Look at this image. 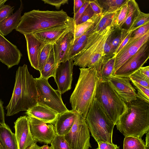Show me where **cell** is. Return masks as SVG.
Returning <instances> with one entry per match:
<instances>
[{"mask_svg": "<svg viewBox=\"0 0 149 149\" xmlns=\"http://www.w3.org/2000/svg\"><path fill=\"white\" fill-rule=\"evenodd\" d=\"M38 104V93L35 79L29 72L27 65L19 66L16 74L12 95L6 107V116L27 111Z\"/></svg>", "mask_w": 149, "mask_h": 149, "instance_id": "6da1fadb", "label": "cell"}, {"mask_svg": "<svg viewBox=\"0 0 149 149\" xmlns=\"http://www.w3.org/2000/svg\"><path fill=\"white\" fill-rule=\"evenodd\" d=\"M127 109L116 125L125 137H141L149 131V103L137 98L126 103Z\"/></svg>", "mask_w": 149, "mask_h": 149, "instance_id": "7a4b0ae2", "label": "cell"}, {"mask_svg": "<svg viewBox=\"0 0 149 149\" xmlns=\"http://www.w3.org/2000/svg\"><path fill=\"white\" fill-rule=\"evenodd\" d=\"M80 74L75 88L70 99L72 110L85 119L95 98L99 80L94 68H79Z\"/></svg>", "mask_w": 149, "mask_h": 149, "instance_id": "3957f363", "label": "cell"}, {"mask_svg": "<svg viewBox=\"0 0 149 149\" xmlns=\"http://www.w3.org/2000/svg\"><path fill=\"white\" fill-rule=\"evenodd\" d=\"M73 20L63 9L59 11L33 10L24 13L15 30L24 35L65 25Z\"/></svg>", "mask_w": 149, "mask_h": 149, "instance_id": "277c9868", "label": "cell"}, {"mask_svg": "<svg viewBox=\"0 0 149 149\" xmlns=\"http://www.w3.org/2000/svg\"><path fill=\"white\" fill-rule=\"evenodd\" d=\"M113 29L111 26L103 31H95L87 39L84 49L72 59L74 65L81 68H95L97 73L106 58L104 52V44Z\"/></svg>", "mask_w": 149, "mask_h": 149, "instance_id": "5b68a950", "label": "cell"}, {"mask_svg": "<svg viewBox=\"0 0 149 149\" xmlns=\"http://www.w3.org/2000/svg\"><path fill=\"white\" fill-rule=\"evenodd\" d=\"M92 136L97 142H112V135L115 125L104 111L99 102L94 98L85 118Z\"/></svg>", "mask_w": 149, "mask_h": 149, "instance_id": "8992f818", "label": "cell"}, {"mask_svg": "<svg viewBox=\"0 0 149 149\" xmlns=\"http://www.w3.org/2000/svg\"><path fill=\"white\" fill-rule=\"evenodd\" d=\"M95 97L106 115L115 125L127 109L126 103L108 81L99 80Z\"/></svg>", "mask_w": 149, "mask_h": 149, "instance_id": "52a82bcc", "label": "cell"}, {"mask_svg": "<svg viewBox=\"0 0 149 149\" xmlns=\"http://www.w3.org/2000/svg\"><path fill=\"white\" fill-rule=\"evenodd\" d=\"M38 93V103L54 111L59 114L68 111L57 90L53 89L48 79L40 77L35 78Z\"/></svg>", "mask_w": 149, "mask_h": 149, "instance_id": "ba28073f", "label": "cell"}, {"mask_svg": "<svg viewBox=\"0 0 149 149\" xmlns=\"http://www.w3.org/2000/svg\"><path fill=\"white\" fill-rule=\"evenodd\" d=\"M65 138L71 149H89L91 148L90 131L85 119L77 113L74 124Z\"/></svg>", "mask_w": 149, "mask_h": 149, "instance_id": "9c48e42d", "label": "cell"}, {"mask_svg": "<svg viewBox=\"0 0 149 149\" xmlns=\"http://www.w3.org/2000/svg\"><path fill=\"white\" fill-rule=\"evenodd\" d=\"M149 57V41H148L113 75L118 77H128L132 74L143 67L147 61Z\"/></svg>", "mask_w": 149, "mask_h": 149, "instance_id": "30bf717a", "label": "cell"}, {"mask_svg": "<svg viewBox=\"0 0 149 149\" xmlns=\"http://www.w3.org/2000/svg\"><path fill=\"white\" fill-rule=\"evenodd\" d=\"M30 131L35 142L50 144L56 135L53 125L28 116Z\"/></svg>", "mask_w": 149, "mask_h": 149, "instance_id": "8fae6325", "label": "cell"}, {"mask_svg": "<svg viewBox=\"0 0 149 149\" xmlns=\"http://www.w3.org/2000/svg\"><path fill=\"white\" fill-rule=\"evenodd\" d=\"M74 65L73 59H71L61 63L56 69L54 78L58 90L61 94L71 88Z\"/></svg>", "mask_w": 149, "mask_h": 149, "instance_id": "7c38bea8", "label": "cell"}, {"mask_svg": "<svg viewBox=\"0 0 149 149\" xmlns=\"http://www.w3.org/2000/svg\"><path fill=\"white\" fill-rule=\"evenodd\" d=\"M107 81L126 103L137 98L136 91L132 85L129 77H120L112 75L108 78Z\"/></svg>", "mask_w": 149, "mask_h": 149, "instance_id": "4fadbf2b", "label": "cell"}, {"mask_svg": "<svg viewBox=\"0 0 149 149\" xmlns=\"http://www.w3.org/2000/svg\"><path fill=\"white\" fill-rule=\"evenodd\" d=\"M18 149H27L35 141L31 134L27 116H21L14 122Z\"/></svg>", "mask_w": 149, "mask_h": 149, "instance_id": "5bb4252c", "label": "cell"}, {"mask_svg": "<svg viewBox=\"0 0 149 149\" xmlns=\"http://www.w3.org/2000/svg\"><path fill=\"white\" fill-rule=\"evenodd\" d=\"M22 56L17 47L0 33V61L10 68L19 64Z\"/></svg>", "mask_w": 149, "mask_h": 149, "instance_id": "9a60e30c", "label": "cell"}, {"mask_svg": "<svg viewBox=\"0 0 149 149\" xmlns=\"http://www.w3.org/2000/svg\"><path fill=\"white\" fill-rule=\"evenodd\" d=\"M73 20L65 25L56 26L33 33L38 40L46 44L54 45L59 38L74 28Z\"/></svg>", "mask_w": 149, "mask_h": 149, "instance_id": "2e32d148", "label": "cell"}, {"mask_svg": "<svg viewBox=\"0 0 149 149\" xmlns=\"http://www.w3.org/2000/svg\"><path fill=\"white\" fill-rule=\"evenodd\" d=\"M149 31L134 42L125 46L116 55L113 73L134 55L142 46L149 41Z\"/></svg>", "mask_w": 149, "mask_h": 149, "instance_id": "e0dca14e", "label": "cell"}, {"mask_svg": "<svg viewBox=\"0 0 149 149\" xmlns=\"http://www.w3.org/2000/svg\"><path fill=\"white\" fill-rule=\"evenodd\" d=\"M74 41V28L69 31L53 45L58 66L69 60V52Z\"/></svg>", "mask_w": 149, "mask_h": 149, "instance_id": "ac0fdd59", "label": "cell"}, {"mask_svg": "<svg viewBox=\"0 0 149 149\" xmlns=\"http://www.w3.org/2000/svg\"><path fill=\"white\" fill-rule=\"evenodd\" d=\"M26 38L28 56L32 67L38 70L41 52L46 44L36 38L32 33L24 35Z\"/></svg>", "mask_w": 149, "mask_h": 149, "instance_id": "d6986e66", "label": "cell"}, {"mask_svg": "<svg viewBox=\"0 0 149 149\" xmlns=\"http://www.w3.org/2000/svg\"><path fill=\"white\" fill-rule=\"evenodd\" d=\"M30 116L47 124H54L59 114L54 111L38 103L25 113Z\"/></svg>", "mask_w": 149, "mask_h": 149, "instance_id": "ffe728a7", "label": "cell"}, {"mask_svg": "<svg viewBox=\"0 0 149 149\" xmlns=\"http://www.w3.org/2000/svg\"><path fill=\"white\" fill-rule=\"evenodd\" d=\"M76 113L72 110L58 115L54 124L56 134L65 136L69 132L74 124Z\"/></svg>", "mask_w": 149, "mask_h": 149, "instance_id": "44dd1931", "label": "cell"}, {"mask_svg": "<svg viewBox=\"0 0 149 149\" xmlns=\"http://www.w3.org/2000/svg\"><path fill=\"white\" fill-rule=\"evenodd\" d=\"M19 7L16 12L0 23V33L6 36L15 29L19 24L22 17L21 13L23 9V4L20 0Z\"/></svg>", "mask_w": 149, "mask_h": 149, "instance_id": "7402d4cb", "label": "cell"}, {"mask_svg": "<svg viewBox=\"0 0 149 149\" xmlns=\"http://www.w3.org/2000/svg\"><path fill=\"white\" fill-rule=\"evenodd\" d=\"M0 143L2 149H18L15 134L6 124L0 125Z\"/></svg>", "mask_w": 149, "mask_h": 149, "instance_id": "603a6c76", "label": "cell"}, {"mask_svg": "<svg viewBox=\"0 0 149 149\" xmlns=\"http://www.w3.org/2000/svg\"><path fill=\"white\" fill-rule=\"evenodd\" d=\"M58 66L54 45L49 53L48 58L40 72V77L48 79L54 76L56 69Z\"/></svg>", "mask_w": 149, "mask_h": 149, "instance_id": "cb8c5ba5", "label": "cell"}, {"mask_svg": "<svg viewBox=\"0 0 149 149\" xmlns=\"http://www.w3.org/2000/svg\"><path fill=\"white\" fill-rule=\"evenodd\" d=\"M116 56L106 58L102 63L100 70L97 73L99 80L102 81H107L108 77L114 73Z\"/></svg>", "mask_w": 149, "mask_h": 149, "instance_id": "d4e9b609", "label": "cell"}, {"mask_svg": "<svg viewBox=\"0 0 149 149\" xmlns=\"http://www.w3.org/2000/svg\"><path fill=\"white\" fill-rule=\"evenodd\" d=\"M102 16L95 15L87 21L78 25H74V41L86 33L96 24Z\"/></svg>", "mask_w": 149, "mask_h": 149, "instance_id": "484cf974", "label": "cell"}, {"mask_svg": "<svg viewBox=\"0 0 149 149\" xmlns=\"http://www.w3.org/2000/svg\"><path fill=\"white\" fill-rule=\"evenodd\" d=\"M128 1L115 13L111 25L113 29H120L124 24L128 12Z\"/></svg>", "mask_w": 149, "mask_h": 149, "instance_id": "4316f807", "label": "cell"}, {"mask_svg": "<svg viewBox=\"0 0 149 149\" xmlns=\"http://www.w3.org/2000/svg\"><path fill=\"white\" fill-rule=\"evenodd\" d=\"M127 0H102L98 1L102 8V14L115 13Z\"/></svg>", "mask_w": 149, "mask_h": 149, "instance_id": "83f0119b", "label": "cell"}, {"mask_svg": "<svg viewBox=\"0 0 149 149\" xmlns=\"http://www.w3.org/2000/svg\"><path fill=\"white\" fill-rule=\"evenodd\" d=\"M128 10L125 21L120 29L128 30L132 23L140 10L138 3L134 0H128Z\"/></svg>", "mask_w": 149, "mask_h": 149, "instance_id": "f1b7e54d", "label": "cell"}, {"mask_svg": "<svg viewBox=\"0 0 149 149\" xmlns=\"http://www.w3.org/2000/svg\"><path fill=\"white\" fill-rule=\"evenodd\" d=\"M123 149H146L145 144L141 138L127 136L124 139Z\"/></svg>", "mask_w": 149, "mask_h": 149, "instance_id": "f546056e", "label": "cell"}, {"mask_svg": "<svg viewBox=\"0 0 149 149\" xmlns=\"http://www.w3.org/2000/svg\"><path fill=\"white\" fill-rule=\"evenodd\" d=\"M148 23L149 14L144 13L140 10L133 20L127 31L129 32H133Z\"/></svg>", "mask_w": 149, "mask_h": 149, "instance_id": "4dcf8cb0", "label": "cell"}, {"mask_svg": "<svg viewBox=\"0 0 149 149\" xmlns=\"http://www.w3.org/2000/svg\"><path fill=\"white\" fill-rule=\"evenodd\" d=\"M121 29H114L109 36L112 54L115 55L116 50L120 42L121 38Z\"/></svg>", "mask_w": 149, "mask_h": 149, "instance_id": "1f68e13d", "label": "cell"}, {"mask_svg": "<svg viewBox=\"0 0 149 149\" xmlns=\"http://www.w3.org/2000/svg\"><path fill=\"white\" fill-rule=\"evenodd\" d=\"M50 144L52 149H71L64 136L56 134Z\"/></svg>", "mask_w": 149, "mask_h": 149, "instance_id": "d6a6232c", "label": "cell"}, {"mask_svg": "<svg viewBox=\"0 0 149 149\" xmlns=\"http://www.w3.org/2000/svg\"><path fill=\"white\" fill-rule=\"evenodd\" d=\"M53 45L46 44L42 48L39 58L38 70L40 72L42 70L49 56L51 50Z\"/></svg>", "mask_w": 149, "mask_h": 149, "instance_id": "836d02e7", "label": "cell"}, {"mask_svg": "<svg viewBox=\"0 0 149 149\" xmlns=\"http://www.w3.org/2000/svg\"><path fill=\"white\" fill-rule=\"evenodd\" d=\"M149 31V23H148L133 32L129 41L125 46L129 45L134 42Z\"/></svg>", "mask_w": 149, "mask_h": 149, "instance_id": "e575fe53", "label": "cell"}, {"mask_svg": "<svg viewBox=\"0 0 149 149\" xmlns=\"http://www.w3.org/2000/svg\"><path fill=\"white\" fill-rule=\"evenodd\" d=\"M131 81L137 90V98L149 103V88L145 87L135 81Z\"/></svg>", "mask_w": 149, "mask_h": 149, "instance_id": "d590c367", "label": "cell"}, {"mask_svg": "<svg viewBox=\"0 0 149 149\" xmlns=\"http://www.w3.org/2000/svg\"><path fill=\"white\" fill-rule=\"evenodd\" d=\"M115 13L102 14V17L99 22L96 31H101L107 27L111 26Z\"/></svg>", "mask_w": 149, "mask_h": 149, "instance_id": "8d00e7d4", "label": "cell"}, {"mask_svg": "<svg viewBox=\"0 0 149 149\" xmlns=\"http://www.w3.org/2000/svg\"><path fill=\"white\" fill-rule=\"evenodd\" d=\"M129 77L130 81H135L145 87L149 88V79L141 73L139 70L132 74Z\"/></svg>", "mask_w": 149, "mask_h": 149, "instance_id": "74e56055", "label": "cell"}, {"mask_svg": "<svg viewBox=\"0 0 149 149\" xmlns=\"http://www.w3.org/2000/svg\"><path fill=\"white\" fill-rule=\"evenodd\" d=\"M95 15L89 3L80 17L74 22L75 25H78L87 21Z\"/></svg>", "mask_w": 149, "mask_h": 149, "instance_id": "f35d334b", "label": "cell"}, {"mask_svg": "<svg viewBox=\"0 0 149 149\" xmlns=\"http://www.w3.org/2000/svg\"><path fill=\"white\" fill-rule=\"evenodd\" d=\"M121 29V38L120 44L115 54L116 55L125 45L129 41L132 32H129L127 30Z\"/></svg>", "mask_w": 149, "mask_h": 149, "instance_id": "ab89813d", "label": "cell"}, {"mask_svg": "<svg viewBox=\"0 0 149 149\" xmlns=\"http://www.w3.org/2000/svg\"><path fill=\"white\" fill-rule=\"evenodd\" d=\"M14 6L9 5H3L0 8V23L13 14Z\"/></svg>", "mask_w": 149, "mask_h": 149, "instance_id": "60d3db41", "label": "cell"}, {"mask_svg": "<svg viewBox=\"0 0 149 149\" xmlns=\"http://www.w3.org/2000/svg\"><path fill=\"white\" fill-rule=\"evenodd\" d=\"M100 19L96 24L87 31L86 33L80 37L75 40L74 42L73 45L78 44L83 42L93 32L96 31Z\"/></svg>", "mask_w": 149, "mask_h": 149, "instance_id": "b9f144b4", "label": "cell"}, {"mask_svg": "<svg viewBox=\"0 0 149 149\" xmlns=\"http://www.w3.org/2000/svg\"><path fill=\"white\" fill-rule=\"evenodd\" d=\"M89 4L95 15H101L103 13L102 8L97 0H88Z\"/></svg>", "mask_w": 149, "mask_h": 149, "instance_id": "7bdbcfd3", "label": "cell"}, {"mask_svg": "<svg viewBox=\"0 0 149 149\" xmlns=\"http://www.w3.org/2000/svg\"><path fill=\"white\" fill-rule=\"evenodd\" d=\"M45 3H47L50 5L55 6L57 9L60 8L62 5L68 3V0H42Z\"/></svg>", "mask_w": 149, "mask_h": 149, "instance_id": "ee69618b", "label": "cell"}, {"mask_svg": "<svg viewBox=\"0 0 149 149\" xmlns=\"http://www.w3.org/2000/svg\"><path fill=\"white\" fill-rule=\"evenodd\" d=\"M97 143L100 149H117L118 147L116 145L107 142L100 141Z\"/></svg>", "mask_w": 149, "mask_h": 149, "instance_id": "f6af8a7d", "label": "cell"}, {"mask_svg": "<svg viewBox=\"0 0 149 149\" xmlns=\"http://www.w3.org/2000/svg\"><path fill=\"white\" fill-rule=\"evenodd\" d=\"M88 4L89 2L88 1L85 0V2L83 5L79 9L78 11L74 15L73 18L74 22L78 20L80 17Z\"/></svg>", "mask_w": 149, "mask_h": 149, "instance_id": "bcb514c9", "label": "cell"}, {"mask_svg": "<svg viewBox=\"0 0 149 149\" xmlns=\"http://www.w3.org/2000/svg\"><path fill=\"white\" fill-rule=\"evenodd\" d=\"M85 0H74V14L75 15L83 5Z\"/></svg>", "mask_w": 149, "mask_h": 149, "instance_id": "7dc6e473", "label": "cell"}, {"mask_svg": "<svg viewBox=\"0 0 149 149\" xmlns=\"http://www.w3.org/2000/svg\"><path fill=\"white\" fill-rule=\"evenodd\" d=\"M5 122L4 112L3 107V102L0 99V125H6Z\"/></svg>", "mask_w": 149, "mask_h": 149, "instance_id": "c3c4849f", "label": "cell"}, {"mask_svg": "<svg viewBox=\"0 0 149 149\" xmlns=\"http://www.w3.org/2000/svg\"><path fill=\"white\" fill-rule=\"evenodd\" d=\"M140 72L147 78L149 79V66L142 67L139 69Z\"/></svg>", "mask_w": 149, "mask_h": 149, "instance_id": "681fc988", "label": "cell"}, {"mask_svg": "<svg viewBox=\"0 0 149 149\" xmlns=\"http://www.w3.org/2000/svg\"><path fill=\"white\" fill-rule=\"evenodd\" d=\"M145 144L146 149H149V131L146 133Z\"/></svg>", "mask_w": 149, "mask_h": 149, "instance_id": "f907efd6", "label": "cell"}, {"mask_svg": "<svg viewBox=\"0 0 149 149\" xmlns=\"http://www.w3.org/2000/svg\"><path fill=\"white\" fill-rule=\"evenodd\" d=\"M40 147L37 144L36 142H35L27 149H40Z\"/></svg>", "mask_w": 149, "mask_h": 149, "instance_id": "816d5d0a", "label": "cell"}, {"mask_svg": "<svg viewBox=\"0 0 149 149\" xmlns=\"http://www.w3.org/2000/svg\"><path fill=\"white\" fill-rule=\"evenodd\" d=\"M40 149H52L51 146H49L47 144L44 145L40 147Z\"/></svg>", "mask_w": 149, "mask_h": 149, "instance_id": "f5cc1de1", "label": "cell"}, {"mask_svg": "<svg viewBox=\"0 0 149 149\" xmlns=\"http://www.w3.org/2000/svg\"><path fill=\"white\" fill-rule=\"evenodd\" d=\"M7 1V0H0V8L3 5H4Z\"/></svg>", "mask_w": 149, "mask_h": 149, "instance_id": "db71d44e", "label": "cell"}, {"mask_svg": "<svg viewBox=\"0 0 149 149\" xmlns=\"http://www.w3.org/2000/svg\"><path fill=\"white\" fill-rule=\"evenodd\" d=\"M0 149H2L1 146V145L0 143Z\"/></svg>", "mask_w": 149, "mask_h": 149, "instance_id": "11a10c76", "label": "cell"}, {"mask_svg": "<svg viewBox=\"0 0 149 149\" xmlns=\"http://www.w3.org/2000/svg\"><path fill=\"white\" fill-rule=\"evenodd\" d=\"M117 149H119V146L118 147V148H117Z\"/></svg>", "mask_w": 149, "mask_h": 149, "instance_id": "9f6ffc18", "label": "cell"}, {"mask_svg": "<svg viewBox=\"0 0 149 149\" xmlns=\"http://www.w3.org/2000/svg\"><path fill=\"white\" fill-rule=\"evenodd\" d=\"M95 149H100L98 148Z\"/></svg>", "mask_w": 149, "mask_h": 149, "instance_id": "6f0895ef", "label": "cell"}]
</instances>
